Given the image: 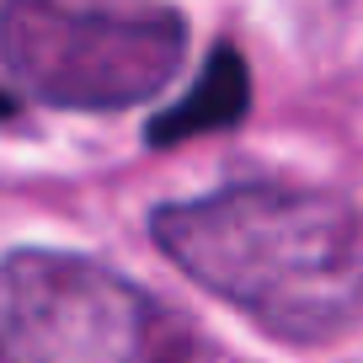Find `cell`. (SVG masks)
Wrapping results in <instances>:
<instances>
[{
    "label": "cell",
    "instance_id": "277c9868",
    "mask_svg": "<svg viewBox=\"0 0 363 363\" xmlns=\"http://www.w3.org/2000/svg\"><path fill=\"white\" fill-rule=\"evenodd\" d=\"M246 107H251V80H246L240 54L235 48H214V54H208V69L198 75V86L187 91L171 113L155 118L150 139H155V145H177V139H193V134H214V128H230Z\"/></svg>",
    "mask_w": 363,
    "mask_h": 363
},
{
    "label": "cell",
    "instance_id": "7a4b0ae2",
    "mask_svg": "<svg viewBox=\"0 0 363 363\" xmlns=\"http://www.w3.org/2000/svg\"><path fill=\"white\" fill-rule=\"evenodd\" d=\"M0 363H208L171 305L69 251L0 262Z\"/></svg>",
    "mask_w": 363,
    "mask_h": 363
},
{
    "label": "cell",
    "instance_id": "3957f363",
    "mask_svg": "<svg viewBox=\"0 0 363 363\" xmlns=\"http://www.w3.org/2000/svg\"><path fill=\"white\" fill-rule=\"evenodd\" d=\"M187 54V27L160 6H0V96L113 113L155 96Z\"/></svg>",
    "mask_w": 363,
    "mask_h": 363
},
{
    "label": "cell",
    "instance_id": "6da1fadb",
    "mask_svg": "<svg viewBox=\"0 0 363 363\" xmlns=\"http://www.w3.org/2000/svg\"><path fill=\"white\" fill-rule=\"evenodd\" d=\"M155 240L193 284L284 342L363 326V214L294 182H235L155 208Z\"/></svg>",
    "mask_w": 363,
    "mask_h": 363
}]
</instances>
